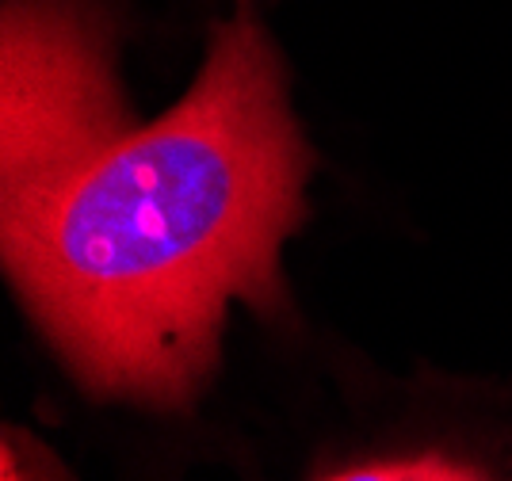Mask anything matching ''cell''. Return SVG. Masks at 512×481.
Instances as JSON below:
<instances>
[{"mask_svg": "<svg viewBox=\"0 0 512 481\" xmlns=\"http://www.w3.org/2000/svg\"><path fill=\"white\" fill-rule=\"evenodd\" d=\"M0 481H31V474L20 466V459H16V443H12V436H8V443H4V466H0Z\"/></svg>", "mask_w": 512, "mask_h": 481, "instance_id": "4", "label": "cell"}, {"mask_svg": "<svg viewBox=\"0 0 512 481\" xmlns=\"http://www.w3.org/2000/svg\"><path fill=\"white\" fill-rule=\"evenodd\" d=\"M119 100L85 23L20 0L4 23L0 222L31 210L123 138Z\"/></svg>", "mask_w": 512, "mask_h": 481, "instance_id": "2", "label": "cell"}, {"mask_svg": "<svg viewBox=\"0 0 512 481\" xmlns=\"http://www.w3.org/2000/svg\"><path fill=\"white\" fill-rule=\"evenodd\" d=\"M325 481H486V474L467 462L421 455V459L375 462V466H360V470H344Z\"/></svg>", "mask_w": 512, "mask_h": 481, "instance_id": "3", "label": "cell"}, {"mask_svg": "<svg viewBox=\"0 0 512 481\" xmlns=\"http://www.w3.org/2000/svg\"><path fill=\"white\" fill-rule=\"evenodd\" d=\"M306 168L276 50L241 12L172 111L0 222L4 264L81 382L184 405L214 371L226 306L276 310Z\"/></svg>", "mask_w": 512, "mask_h": 481, "instance_id": "1", "label": "cell"}]
</instances>
